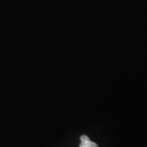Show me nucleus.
Wrapping results in <instances>:
<instances>
[{
  "label": "nucleus",
  "instance_id": "nucleus-1",
  "mask_svg": "<svg viewBox=\"0 0 147 147\" xmlns=\"http://www.w3.org/2000/svg\"><path fill=\"white\" fill-rule=\"evenodd\" d=\"M80 140H81V144L79 147H99L96 143L91 142L89 138L85 135L80 137Z\"/></svg>",
  "mask_w": 147,
  "mask_h": 147
}]
</instances>
